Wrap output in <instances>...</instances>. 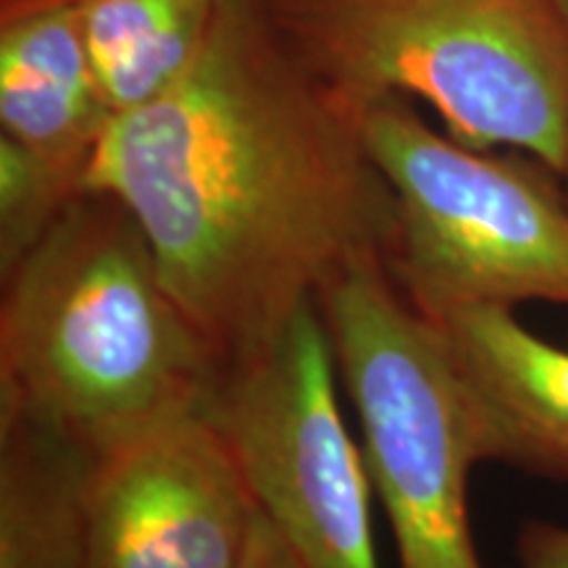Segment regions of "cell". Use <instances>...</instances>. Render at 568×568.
I'll use <instances>...</instances> for the list:
<instances>
[{
  "label": "cell",
  "instance_id": "obj_13",
  "mask_svg": "<svg viewBox=\"0 0 568 568\" xmlns=\"http://www.w3.org/2000/svg\"><path fill=\"white\" fill-rule=\"evenodd\" d=\"M516 550L521 568H568V529L545 521L524 524Z\"/></svg>",
  "mask_w": 568,
  "mask_h": 568
},
{
  "label": "cell",
  "instance_id": "obj_8",
  "mask_svg": "<svg viewBox=\"0 0 568 568\" xmlns=\"http://www.w3.org/2000/svg\"><path fill=\"white\" fill-rule=\"evenodd\" d=\"M464 387L481 460L568 479V351L531 335L508 305L435 318Z\"/></svg>",
  "mask_w": 568,
  "mask_h": 568
},
{
  "label": "cell",
  "instance_id": "obj_10",
  "mask_svg": "<svg viewBox=\"0 0 568 568\" xmlns=\"http://www.w3.org/2000/svg\"><path fill=\"white\" fill-rule=\"evenodd\" d=\"M92 453L0 408V568H82Z\"/></svg>",
  "mask_w": 568,
  "mask_h": 568
},
{
  "label": "cell",
  "instance_id": "obj_16",
  "mask_svg": "<svg viewBox=\"0 0 568 568\" xmlns=\"http://www.w3.org/2000/svg\"><path fill=\"white\" fill-rule=\"evenodd\" d=\"M564 180H566V195H568V159H566V169H564Z\"/></svg>",
  "mask_w": 568,
  "mask_h": 568
},
{
  "label": "cell",
  "instance_id": "obj_2",
  "mask_svg": "<svg viewBox=\"0 0 568 568\" xmlns=\"http://www.w3.org/2000/svg\"><path fill=\"white\" fill-rule=\"evenodd\" d=\"M222 372L119 197L84 187L3 272L0 408L92 456L201 414Z\"/></svg>",
  "mask_w": 568,
  "mask_h": 568
},
{
  "label": "cell",
  "instance_id": "obj_7",
  "mask_svg": "<svg viewBox=\"0 0 568 568\" xmlns=\"http://www.w3.org/2000/svg\"><path fill=\"white\" fill-rule=\"evenodd\" d=\"M255 518L213 418H172L92 458L82 568H237Z\"/></svg>",
  "mask_w": 568,
  "mask_h": 568
},
{
  "label": "cell",
  "instance_id": "obj_11",
  "mask_svg": "<svg viewBox=\"0 0 568 568\" xmlns=\"http://www.w3.org/2000/svg\"><path fill=\"white\" fill-rule=\"evenodd\" d=\"M222 0H80L84 45L113 116L166 92L193 67Z\"/></svg>",
  "mask_w": 568,
  "mask_h": 568
},
{
  "label": "cell",
  "instance_id": "obj_14",
  "mask_svg": "<svg viewBox=\"0 0 568 568\" xmlns=\"http://www.w3.org/2000/svg\"><path fill=\"white\" fill-rule=\"evenodd\" d=\"M237 568H303V564L258 510V518H255L251 539H247V548Z\"/></svg>",
  "mask_w": 568,
  "mask_h": 568
},
{
  "label": "cell",
  "instance_id": "obj_9",
  "mask_svg": "<svg viewBox=\"0 0 568 568\" xmlns=\"http://www.w3.org/2000/svg\"><path fill=\"white\" fill-rule=\"evenodd\" d=\"M111 119L84 45L80 0H3L0 138L84 187Z\"/></svg>",
  "mask_w": 568,
  "mask_h": 568
},
{
  "label": "cell",
  "instance_id": "obj_6",
  "mask_svg": "<svg viewBox=\"0 0 568 568\" xmlns=\"http://www.w3.org/2000/svg\"><path fill=\"white\" fill-rule=\"evenodd\" d=\"M335 372L322 308L308 303L224 366L205 414L303 568H379L374 487L339 414Z\"/></svg>",
  "mask_w": 568,
  "mask_h": 568
},
{
  "label": "cell",
  "instance_id": "obj_15",
  "mask_svg": "<svg viewBox=\"0 0 568 568\" xmlns=\"http://www.w3.org/2000/svg\"><path fill=\"white\" fill-rule=\"evenodd\" d=\"M556 6H558V11L564 13V19H566V24H568V0H556Z\"/></svg>",
  "mask_w": 568,
  "mask_h": 568
},
{
  "label": "cell",
  "instance_id": "obj_3",
  "mask_svg": "<svg viewBox=\"0 0 568 568\" xmlns=\"http://www.w3.org/2000/svg\"><path fill=\"white\" fill-rule=\"evenodd\" d=\"M355 109L416 95L460 145L516 148L564 176L568 24L556 0H247Z\"/></svg>",
  "mask_w": 568,
  "mask_h": 568
},
{
  "label": "cell",
  "instance_id": "obj_4",
  "mask_svg": "<svg viewBox=\"0 0 568 568\" xmlns=\"http://www.w3.org/2000/svg\"><path fill=\"white\" fill-rule=\"evenodd\" d=\"M395 195L387 272L426 318L471 305H568V195L545 163L443 138L403 95L361 109Z\"/></svg>",
  "mask_w": 568,
  "mask_h": 568
},
{
  "label": "cell",
  "instance_id": "obj_12",
  "mask_svg": "<svg viewBox=\"0 0 568 568\" xmlns=\"http://www.w3.org/2000/svg\"><path fill=\"white\" fill-rule=\"evenodd\" d=\"M82 190L0 138V272H9Z\"/></svg>",
  "mask_w": 568,
  "mask_h": 568
},
{
  "label": "cell",
  "instance_id": "obj_1",
  "mask_svg": "<svg viewBox=\"0 0 568 568\" xmlns=\"http://www.w3.org/2000/svg\"><path fill=\"white\" fill-rule=\"evenodd\" d=\"M84 187L132 211L224 366L345 274L387 264L395 234L361 109L284 51L247 0H222L193 67L111 119Z\"/></svg>",
  "mask_w": 568,
  "mask_h": 568
},
{
  "label": "cell",
  "instance_id": "obj_5",
  "mask_svg": "<svg viewBox=\"0 0 568 568\" xmlns=\"http://www.w3.org/2000/svg\"><path fill=\"white\" fill-rule=\"evenodd\" d=\"M364 435V460L393 524L400 568H481L468 524L479 443L443 332L366 264L318 297Z\"/></svg>",
  "mask_w": 568,
  "mask_h": 568
}]
</instances>
